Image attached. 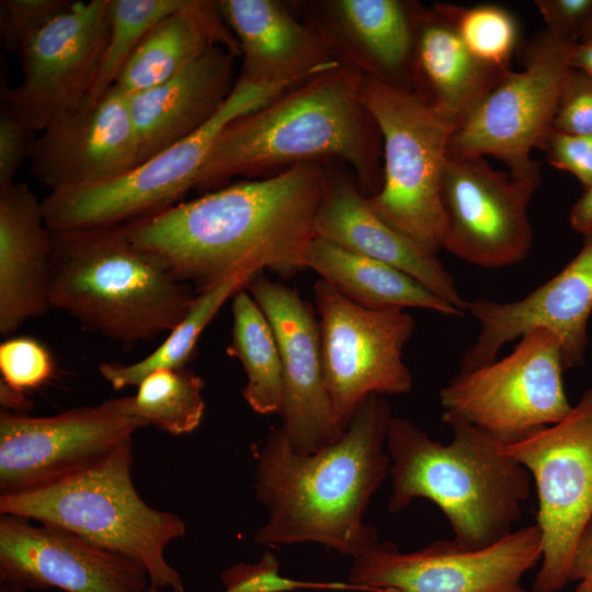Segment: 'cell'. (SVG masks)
I'll return each instance as SVG.
<instances>
[{
    "instance_id": "cell-27",
    "label": "cell",
    "mask_w": 592,
    "mask_h": 592,
    "mask_svg": "<svg viewBox=\"0 0 592 592\" xmlns=\"http://www.w3.org/2000/svg\"><path fill=\"white\" fill-rule=\"evenodd\" d=\"M215 46L240 56L239 43L217 1L184 0L145 35L115 83L127 95L172 78Z\"/></svg>"
},
{
    "instance_id": "cell-22",
    "label": "cell",
    "mask_w": 592,
    "mask_h": 592,
    "mask_svg": "<svg viewBox=\"0 0 592 592\" xmlns=\"http://www.w3.org/2000/svg\"><path fill=\"white\" fill-rule=\"evenodd\" d=\"M315 235L354 253L385 262L409 274L463 315L468 300L437 257L430 255L382 219L356 181L328 169Z\"/></svg>"
},
{
    "instance_id": "cell-9",
    "label": "cell",
    "mask_w": 592,
    "mask_h": 592,
    "mask_svg": "<svg viewBox=\"0 0 592 592\" xmlns=\"http://www.w3.org/2000/svg\"><path fill=\"white\" fill-rule=\"evenodd\" d=\"M577 43L547 30L531 41L521 71L504 72L470 115L455 129L448 153L492 156L517 180L539 185V166L531 152L553 127Z\"/></svg>"
},
{
    "instance_id": "cell-32",
    "label": "cell",
    "mask_w": 592,
    "mask_h": 592,
    "mask_svg": "<svg viewBox=\"0 0 592 592\" xmlns=\"http://www.w3.org/2000/svg\"><path fill=\"white\" fill-rule=\"evenodd\" d=\"M184 0H110V29L101 61L83 106L98 103L117 78L148 31Z\"/></svg>"
},
{
    "instance_id": "cell-49",
    "label": "cell",
    "mask_w": 592,
    "mask_h": 592,
    "mask_svg": "<svg viewBox=\"0 0 592 592\" xmlns=\"http://www.w3.org/2000/svg\"><path fill=\"white\" fill-rule=\"evenodd\" d=\"M388 592H396V591H388Z\"/></svg>"
},
{
    "instance_id": "cell-45",
    "label": "cell",
    "mask_w": 592,
    "mask_h": 592,
    "mask_svg": "<svg viewBox=\"0 0 592 592\" xmlns=\"http://www.w3.org/2000/svg\"><path fill=\"white\" fill-rule=\"evenodd\" d=\"M579 42H582V43L592 42V8L583 25Z\"/></svg>"
},
{
    "instance_id": "cell-24",
    "label": "cell",
    "mask_w": 592,
    "mask_h": 592,
    "mask_svg": "<svg viewBox=\"0 0 592 592\" xmlns=\"http://www.w3.org/2000/svg\"><path fill=\"white\" fill-rule=\"evenodd\" d=\"M50 229L25 183L0 189V333L8 337L49 304Z\"/></svg>"
},
{
    "instance_id": "cell-41",
    "label": "cell",
    "mask_w": 592,
    "mask_h": 592,
    "mask_svg": "<svg viewBox=\"0 0 592 592\" xmlns=\"http://www.w3.org/2000/svg\"><path fill=\"white\" fill-rule=\"evenodd\" d=\"M569 582H584L592 588V516L577 542L570 566Z\"/></svg>"
},
{
    "instance_id": "cell-31",
    "label": "cell",
    "mask_w": 592,
    "mask_h": 592,
    "mask_svg": "<svg viewBox=\"0 0 592 592\" xmlns=\"http://www.w3.org/2000/svg\"><path fill=\"white\" fill-rule=\"evenodd\" d=\"M254 275L240 273L219 285L197 294L185 318L171 331L152 353L132 364L102 363L100 375L114 388L138 386L149 374L163 369L187 366L196 343L221 306Z\"/></svg>"
},
{
    "instance_id": "cell-19",
    "label": "cell",
    "mask_w": 592,
    "mask_h": 592,
    "mask_svg": "<svg viewBox=\"0 0 592 592\" xmlns=\"http://www.w3.org/2000/svg\"><path fill=\"white\" fill-rule=\"evenodd\" d=\"M0 582L65 592H147L148 572L66 530L0 516Z\"/></svg>"
},
{
    "instance_id": "cell-37",
    "label": "cell",
    "mask_w": 592,
    "mask_h": 592,
    "mask_svg": "<svg viewBox=\"0 0 592 592\" xmlns=\"http://www.w3.org/2000/svg\"><path fill=\"white\" fill-rule=\"evenodd\" d=\"M553 128L592 136V78L571 69L561 91Z\"/></svg>"
},
{
    "instance_id": "cell-44",
    "label": "cell",
    "mask_w": 592,
    "mask_h": 592,
    "mask_svg": "<svg viewBox=\"0 0 592 592\" xmlns=\"http://www.w3.org/2000/svg\"><path fill=\"white\" fill-rule=\"evenodd\" d=\"M569 65L592 78V42L577 43L571 50Z\"/></svg>"
},
{
    "instance_id": "cell-5",
    "label": "cell",
    "mask_w": 592,
    "mask_h": 592,
    "mask_svg": "<svg viewBox=\"0 0 592 592\" xmlns=\"http://www.w3.org/2000/svg\"><path fill=\"white\" fill-rule=\"evenodd\" d=\"M50 307L125 346L171 332L197 297L138 249L124 225L50 229Z\"/></svg>"
},
{
    "instance_id": "cell-10",
    "label": "cell",
    "mask_w": 592,
    "mask_h": 592,
    "mask_svg": "<svg viewBox=\"0 0 592 592\" xmlns=\"http://www.w3.org/2000/svg\"><path fill=\"white\" fill-rule=\"evenodd\" d=\"M533 478L543 551L532 592L569 583L573 551L592 516V388L561 421L504 444Z\"/></svg>"
},
{
    "instance_id": "cell-48",
    "label": "cell",
    "mask_w": 592,
    "mask_h": 592,
    "mask_svg": "<svg viewBox=\"0 0 592 592\" xmlns=\"http://www.w3.org/2000/svg\"><path fill=\"white\" fill-rule=\"evenodd\" d=\"M147 592H167V591H164V590H162V589H159V588H156V587H152V585H150V587L148 588ZM170 592H172V591H170Z\"/></svg>"
},
{
    "instance_id": "cell-1",
    "label": "cell",
    "mask_w": 592,
    "mask_h": 592,
    "mask_svg": "<svg viewBox=\"0 0 592 592\" xmlns=\"http://www.w3.org/2000/svg\"><path fill=\"white\" fill-rule=\"evenodd\" d=\"M328 181L320 161L224 185L125 224L130 241L173 278L204 293L240 273L291 275L315 235Z\"/></svg>"
},
{
    "instance_id": "cell-47",
    "label": "cell",
    "mask_w": 592,
    "mask_h": 592,
    "mask_svg": "<svg viewBox=\"0 0 592 592\" xmlns=\"http://www.w3.org/2000/svg\"><path fill=\"white\" fill-rule=\"evenodd\" d=\"M572 592H592V588L584 582H579Z\"/></svg>"
},
{
    "instance_id": "cell-25",
    "label": "cell",
    "mask_w": 592,
    "mask_h": 592,
    "mask_svg": "<svg viewBox=\"0 0 592 592\" xmlns=\"http://www.w3.org/2000/svg\"><path fill=\"white\" fill-rule=\"evenodd\" d=\"M323 8L326 22L312 26L344 62L386 83L411 88L417 4L332 0Z\"/></svg>"
},
{
    "instance_id": "cell-13",
    "label": "cell",
    "mask_w": 592,
    "mask_h": 592,
    "mask_svg": "<svg viewBox=\"0 0 592 592\" xmlns=\"http://www.w3.org/2000/svg\"><path fill=\"white\" fill-rule=\"evenodd\" d=\"M542 551L536 523L477 549L439 539L406 553L378 540L352 559L348 582L366 592H528L522 578Z\"/></svg>"
},
{
    "instance_id": "cell-39",
    "label": "cell",
    "mask_w": 592,
    "mask_h": 592,
    "mask_svg": "<svg viewBox=\"0 0 592 592\" xmlns=\"http://www.w3.org/2000/svg\"><path fill=\"white\" fill-rule=\"evenodd\" d=\"M4 104V103H2ZM35 134L4 104L0 113V189L14 183L21 164L31 156Z\"/></svg>"
},
{
    "instance_id": "cell-42",
    "label": "cell",
    "mask_w": 592,
    "mask_h": 592,
    "mask_svg": "<svg viewBox=\"0 0 592 592\" xmlns=\"http://www.w3.org/2000/svg\"><path fill=\"white\" fill-rule=\"evenodd\" d=\"M570 226L583 236L592 232V184L584 189L569 214Z\"/></svg>"
},
{
    "instance_id": "cell-23",
    "label": "cell",
    "mask_w": 592,
    "mask_h": 592,
    "mask_svg": "<svg viewBox=\"0 0 592 592\" xmlns=\"http://www.w3.org/2000/svg\"><path fill=\"white\" fill-rule=\"evenodd\" d=\"M236 57L215 46L167 81L128 95L138 164L193 134L221 107L238 79Z\"/></svg>"
},
{
    "instance_id": "cell-30",
    "label": "cell",
    "mask_w": 592,
    "mask_h": 592,
    "mask_svg": "<svg viewBox=\"0 0 592 592\" xmlns=\"http://www.w3.org/2000/svg\"><path fill=\"white\" fill-rule=\"evenodd\" d=\"M204 380L187 366L163 368L145 377L135 396L113 398L129 418L173 435L193 432L201 424Z\"/></svg>"
},
{
    "instance_id": "cell-38",
    "label": "cell",
    "mask_w": 592,
    "mask_h": 592,
    "mask_svg": "<svg viewBox=\"0 0 592 592\" xmlns=\"http://www.w3.org/2000/svg\"><path fill=\"white\" fill-rule=\"evenodd\" d=\"M548 162L573 174L584 186L592 184V136L572 135L550 128L539 146Z\"/></svg>"
},
{
    "instance_id": "cell-20",
    "label": "cell",
    "mask_w": 592,
    "mask_h": 592,
    "mask_svg": "<svg viewBox=\"0 0 592 592\" xmlns=\"http://www.w3.org/2000/svg\"><path fill=\"white\" fill-rule=\"evenodd\" d=\"M39 134L31 170L50 192L105 183L139 162L128 95L116 86L98 103L81 105Z\"/></svg>"
},
{
    "instance_id": "cell-21",
    "label": "cell",
    "mask_w": 592,
    "mask_h": 592,
    "mask_svg": "<svg viewBox=\"0 0 592 592\" xmlns=\"http://www.w3.org/2000/svg\"><path fill=\"white\" fill-rule=\"evenodd\" d=\"M221 15L243 58L238 77L255 83L300 84L344 62L312 25L275 0H220Z\"/></svg>"
},
{
    "instance_id": "cell-35",
    "label": "cell",
    "mask_w": 592,
    "mask_h": 592,
    "mask_svg": "<svg viewBox=\"0 0 592 592\" xmlns=\"http://www.w3.org/2000/svg\"><path fill=\"white\" fill-rule=\"evenodd\" d=\"M0 383L27 394L45 385L55 374L49 350L31 337H15L0 344Z\"/></svg>"
},
{
    "instance_id": "cell-6",
    "label": "cell",
    "mask_w": 592,
    "mask_h": 592,
    "mask_svg": "<svg viewBox=\"0 0 592 592\" xmlns=\"http://www.w3.org/2000/svg\"><path fill=\"white\" fill-rule=\"evenodd\" d=\"M132 442L96 465L52 486L0 496V514L71 532L91 544L139 563L150 585L184 592L168 562L167 546L185 534L184 521L147 504L132 479Z\"/></svg>"
},
{
    "instance_id": "cell-15",
    "label": "cell",
    "mask_w": 592,
    "mask_h": 592,
    "mask_svg": "<svg viewBox=\"0 0 592 592\" xmlns=\"http://www.w3.org/2000/svg\"><path fill=\"white\" fill-rule=\"evenodd\" d=\"M109 10L110 0L71 1L18 56L22 80L2 103L34 133L86 101L107 39Z\"/></svg>"
},
{
    "instance_id": "cell-40",
    "label": "cell",
    "mask_w": 592,
    "mask_h": 592,
    "mask_svg": "<svg viewBox=\"0 0 592 592\" xmlns=\"http://www.w3.org/2000/svg\"><path fill=\"white\" fill-rule=\"evenodd\" d=\"M535 4L550 33L578 43L592 0H537Z\"/></svg>"
},
{
    "instance_id": "cell-26",
    "label": "cell",
    "mask_w": 592,
    "mask_h": 592,
    "mask_svg": "<svg viewBox=\"0 0 592 592\" xmlns=\"http://www.w3.org/2000/svg\"><path fill=\"white\" fill-rule=\"evenodd\" d=\"M503 73L469 52L453 23L435 4L432 9L417 4L413 89L446 113L457 127Z\"/></svg>"
},
{
    "instance_id": "cell-8",
    "label": "cell",
    "mask_w": 592,
    "mask_h": 592,
    "mask_svg": "<svg viewBox=\"0 0 592 592\" xmlns=\"http://www.w3.org/2000/svg\"><path fill=\"white\" fill-rule=\"evenodd\" d=\"M295 84L255 83L238 77L221 107L197 130L105 183L70 189L42 200L53 230L125 225L175 204L196 189L221 132L237 118L278 98Z\"/></svg>"
},
{
    "instance_id": "cell-33",
    "label": "cell",
    "mask_w": 592,
    "mask_h": 592,
    "mask_svg": "<svg viewBox=\"0 0 592 592\" xmlns=\"http://www.w3.org/2000/svg\"><path fill=\"white\" fill-rule=\"evenodd\" d=\"M435 5L449 19L478 60L501 72L510 70V60L519 42V25L511 12L494 4Z\"/></svg>"
},
{
    "instance_id": "cell-29",
    "label": "cell",
    "mask_w": 592,
    "mask_h": 592,
    "mask_svg": "<svg viewBox=\"0 0 592 592\" xmlns=\"http://www.w3.org/2000/svg\"><path fill=\"white\" fill-rule=\"evenodd\" d=\"M232 298V327L227 354L237 358L246 373L242 396L257 413H280L283 405V369L275 334L244 287Z\"/></svg>"
},
{
    "instance_id": "cell-36",
    "label": "cell",
    "mask_w": 592,
    "mask_h": 592,
    "mask_svg": "<svg viewBox=\"0 0 592 592\" xmlns=\"http://www.w3.org/2000/svg\"><path fill=\"white\" fill-rule=\"evenodd\" d=\"M70 2V0H2L0 34L3 47L19 56L26 43Z\"/></svg>"
},
{
    "instance_id": "cell-7",
    "label": "cell",
    "mask_w": 592,
    "mask_h": 592,
    "mask_svg": "<svg viewBox=\"0 0 592 592\" xmlns=\"http://www.w3.org/2000/svg\"><path fill=\"white\" fill-rule=\"evenodd\" d=\"M358 98L383 144L382 185L367 201L389 226L437 257L445 230L442 172L457 124L417 90L365 73Z\"/></svg>"
},
{
    "instance_id": "cell-46",
    "label": "cell",
    "mask_w": 592,
    "mask_h": 592,
    "mask_svg": "<svg viewBox=\"0 0 592 592\" xmlns=\"http://www.w3.org/2000/svg\"><path fill=\"white\" fill-rule=\"evenodd\" d=\"M0 592H27V589L19 587L16 584L1 582Z\"/></svg>"
},
{
    "instance_id": "cell-28",
    "label": "cell",
    "mask_w": 592,
    "mask_h": 592,
    "mask_svg": "<svg viewBox=\"0 0 592 592\" xmlns=\"http://www.w3.org/2000/svg\"><path fill=\"white\" fill-rule=\"evenodd\" d=\"M303 266L317 272L349 299L368 308H421L443 316H463L403 271L320 237L315 236L309 241Z\"/></svg>"
},
{
    "instance_id": "cell-11",
    "label": "cell",
    "mask_w": 592,
    "mask_h": 592,
    "mask_svg": "<svg viewBox=\"0 0 592 592\" xmlns=\"http://www.w3.org/2000/svg\"><path fill=\"white\" fill-rule=\"evenodd\" d=\"M563 371L558 338L532 330L503 358L454 376L440 391L442 419H460L505 444L515 442L570 413Z\"/></svg>"
},
{
    "instance_id": "cell-16",
    "label": "cell",
    "mask_w": 592,
    "mask_h": 592,
    "mask_svg": "<svg viewBox=\"0 0 592 592\" xmlns=\"http://www.w3.org/2000/svg\"><path fill=\"white\" fill-rule=\"evenodd\" d=\"M537 187L493 169L483 157L447 153L441 180L442 248L482 267L521 262L533 241L528 204Z\"/></svg>"
},
{
    "instance_id": "cell-18",
    "label": "cell",
    "mask_w": 592,
    "mask_h": 592,
    "mask_svg": "<svg viewBox=\"0 0 592 592\" xmlns=\"http://www.w3.org/2000/svg\"><path fill=\"white\" fill-rule=\"evenodd\" d=\"M583 237L580 251L568 264L524 297L468 301L467 312L478 322L479 332L460 360V371L493 362L506 343L535 329L558 338L566 369L584 363L592 314V232Z\"/></svg>"
},
{
    "instance_id": "cell-2",
    "label": "cell",
    "mask_w": 592,
    "mask_h": 592,
    "mask_svg": "<svg viewBox=\"0 0 592 592\" xmlns=\"http://www.w3.org/2000/svg\"><path fill=\"white\" fill-rule=\"evenodd\" d=\"M391 417L384 396L369 395L341 437L311 453L292 447L282 425L272 428L255 452L254 493L267 516L254 542L315 543L352 559L377 543L363 516L389 476Z\"/></svg>"
},
{
    "instance_id": "cell-3",
    "label": "cell",
    "mask_w": 592,
    "mask_h": 592,
    "mask_svg": "<svg viewBox=\"0 0 592 592\" xmlns=\"http://www.w3.org/2000/svg\"><path fill=\"white\" fill-rule=\"evenodd\" d=\"M362 75L356 66L343 64L230 123L215 143L196 189L217 190L238 175L337 158L351 167L367 197L377 193L383 144L358 98Z\"/></svg>"
},
{
    "instance_id": "cell-4",
    "label": "cell",
    "mask_w": 592,
    "mask_h": 592,
    "mask_svg": "<svg viewBox=\"0 0 592 592\" xmlns=\"http://www.w3.org/2000/svg\"><path fill=\"white\" fill-rule=\"evenodd\" d=\"M443 422L453 434L446 444L411 421L391 417L388 510L398 513L413 500L426 499L445 515L459 546H489L514 531L531 493V476L494 435L460 419Z\"/></svg>"
},
{
    "instance_id": "cell-12",
    "label": "cell",
    "mask_w": 592,
    "mask_h": 592,
    "mask_svg": "<svg viewBox=\"0 0 592 592\" xmlns=\"http://www.w3.org/2000/svg\"><path fill=\"white\" fill-rule=\"evenodd\" d=\"M314 297L325 383L344 429L369 395L411 391L413 378L403 362L415 328L411 315L362 306L322 278L314 285Z\"/></svg>"
},
{
    "instance_id": "cell-14",
    "label": "cell",
    "mask_w": 592,
    "mask_h": 592,
    "mask_svg": "<svg viewBox=\"0 0 592 592\" xmlns=\"http://www.w3.org/2000/svg\"><path fill=\"white\" fill-rule=\"evenodd\" d=\"M147 425L114 399L56 415L0 412V496L45 488L96 465Z\"/></svg>"
},
{
    "instance_id": "cell-43",
    "label": "cell",
    "mask_w": 592,
    "mask_h": 592,
    "mask_svg": "<svg viewBox=\"0 0 592 592\" xmlns=\"http://www.w3.org/2000/svg\"><path fill=\"white\" fill-rule=\"evenodd\" d=\"M0 402L2 409L15 413L27 414L29 411L32 409V402L25 394L15 391L1 383Z\"/></svg>"
},
{
    "instance_id": "cell-17",
    "label": "cell",
    "mask_w": 592,
    "mask_h": 592,
    "mask_svg": "<svg viewBox=\"0 0 592 592\" xmlns=\"http://www.w3.org/2000/svg\"><path fill=\"white\" fill-rule=\"evenodd\" d=\"M244 288L270 322L283 369L282 428L292 447L316 452L338 441L345 429L334 412L321 361L317 316L295 288L252 276Z\"/></svg>"
},
{
    "instance_id": "cell-34",
    "label": "cell",
    "mask_w": 592,
    "mask_h": 592,
    "mask_svg": "<svg viewBox=\"0 0 592 592\" xmlns=\"http://www.w3.org/2000/svg\"><path fill=\"white\" fill-rule=\"evenodd\" d=\"M223 592H292L296 590L358 591L349 582L304 581L281 574L280 561L265 551L254 563L238 562L220 574Z\"/></svg>"
}]
</instances>
